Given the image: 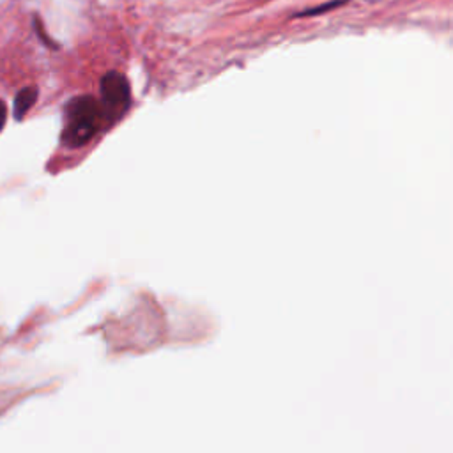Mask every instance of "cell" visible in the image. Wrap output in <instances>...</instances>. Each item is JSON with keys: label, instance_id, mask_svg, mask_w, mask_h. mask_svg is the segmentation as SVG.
<instances>
[{"label": "cell", "instance_id": "cell-1", "mask_svg": "<svg viewBox=\"0 0 453 453\" xmlns=\"http://www.w3.org/2000/svg\"><path fill=\"white\" fill-rule=\"evenodd\" d=\"M101 108L92 96H76L66 106V126L63 142L69 149H79L89 144L98 133Z\"/></svg>", "mask_w": 453, "mask_h": 453}, {"label": "cell", "instance_id": "cell-2", "mask_svg": "<svg viewBox=\"0 0 453 453\" xmlns=\"http://www.w3.org/2000/svg\"><path fill=\"white\" fill-rule=\"evenodd\" d=\"M99 92H101V105L106 117L112 122L119 121L128 112L129 101H131L129 83L124 74L117 71L106 73L99 83Z\"/></svg>", "mask_w": 453, "mask_h": 453}, {"label": "cell", "instance_id": "cell-3", "mask_svg": "<svg viewBox=\"0 0 453 453\" xmlns=\"http://www.w3.org/2000/svg\"><path fill=\"white\" fill-rule=\"evenodd\" d=\"M35 99H38V89L35 87H25V89H22L18 92V96L15 99V117L18 121H22L27 115V112L32 108Z\"/></svg>", "mask_w": 453, "mask_h": 453}, {"label": "cell", "instance_id": "cell-4", "mask_svg": "<svg viewBox=\"0 0 453 453\" xmlns=\"http://www.w3.org/2000/svg\"><path fill=\"white\" fill-rule=\"evenodd\" d=\"M347 0H333V2H328V4H322L319 6L317 9H306V11L299 13V16H313V15H320V13H326V11H331V9L338 8V6H344Z\"/></svg>", "mask_w": 453, "mask_h": 453}, {"label": "cell", "instance_id": "cell-5", "mask_svg": "<svg viewBox=\"0 0 453 453\" xmlns=\"http://www.w3.org/2000/svg\"><path fill=\"white\" fill-rule=\"evenodd\" d=\"M6 119H8V108H6L4 101H0V131L4 129Z\"/></svg>", "mask_w": 453, "mask_h": 453}]
</instances>
